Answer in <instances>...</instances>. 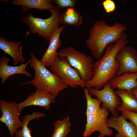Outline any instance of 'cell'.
Masks as SVG:
<instances>
[{
	"label": "cell",
	"instance_id": "obj_8",
	"mask_svg": "<svg viewBox=\"0 0 137 137\" xmlns=\"http://www.w3.org/2000/svg\"><path fill=\"white\" fill-rule=\"evenodd\" d=\"M0 109L2 114L0 121L5 124L9 130V135L13 137L18 129L22 127L23 125L19 118L18 103L1 99Z\"/></svg>",
	"mask_w": 137,
	"mask_h": 137
},
{
	"label": "cell",
	"instance_id": "obj_19",
	"mask_svg": "<svg viewBox=\"0 0 137 137\" xmlns=\"http://www.w3.org/2000/svg\"><path fill=\"white\" fill-rule=\"evenodd\" d=\"M60 23L71 26H75L81 25L82 17L80 12L75 8H67L60 17Z\"/></svg>",
	"mask_w": 137,
	"mask_h": 137
},
{
	"label": "cell",
	"instance_id": "obj_24",
	"mask_svg": "<svg viewBox=\"0 0 137 137\" xmlns=\"http://www.w3.org/2000/svg\"><path fill=\"white\" fill-rule=\"evenodd\" d=\"M103 7L106 13H111L115 10L116 6L114 1L112 0H106L102 3Z\"/></svg>",
	"mask_w": 137,
	"mask_h": 137
},
{
	"label": "cell",
	"instance_id": "obj_27",
	"mask_svg": "<svg viewBox=\"0 0 137 137\" xmlns=\"http://www.w3.org/2000/svg\"><path fill=\"white\" fill-rule=\"evenodd\" d=\"M98 137H101L100 135V134H99L98 135Z\"/></svg>",
	"mask_w": 137,
	"mask_h": 137
},
{
	"label": "cell",
	"instance_id": "obj_3",
	"mask_svg": "<svg viewBox=\"0 0 137 137\" xmlns=\"http://www.w3.org/2000/svg\"><path fill=\"white\" fill-rule=\"evenodd\" d=\"M30 66L33 70L35 76L31 80L22 84H30L36 89L47 91L53 94L56 98L60 92L68 87L59 77L43 65L33 54L30 53Z\"/></svg>",
	"mask_w": 137,
	"mask_h": 137
},
{
	"label": "cell",
	"instance_id": "obj_2",
	"mask_svg": "<svg viewBox=\"0 0 137 137\" xmlns=\"http://www.w3.org/2000/svg\"><path fill=\"white\" fill-rule=\"evenodd\" d=\"M126 27L116 22L112 26L103 19L96 21L90 29L85 44L92 56L97 60L104 54L107 45L114 43L125 33Z\"/></svg>",
	"mask_w": 137,
	"mask_h": 137
},
{
	"label": "cell",
	"instance_id": "obj_26",
	"mask_svg": "<svg viewBox=\"0 0 137 137\" xmlns=\"http://www.w3.org/2000/svg\"><path fill=\"white\" fill-rule=\"evenodd\" d=\"M131 92L137 98V88L132 89L131 90Z\"/></svg>",
	"mask_w": 137,
	"mask_h": 137
},
{
	"label": "cell",
	"instance_id": "obj_5",
	"mask_svg": "<svg viewBox=\"0 0 137 137\" xmlns=\"http://www.w3.org/2000/svg\"><path fill=\"white\" fill-rule=\"evenodd\" d=\"M58 55L67 58L71 65L78 71L83 81L87 82L91 79L94 62L91 57L72 46L63 48L58 52Z\"/></svg>",
	"mask_w": 137,
	"mask_h": 137
},
{
	"label": "cell",
	"instance_id": "obj_25",
	"mask_svg": "<svg viewBox=\"0 0 137 137\" xmlns=\"http://www.w3.org/2000/svg\"><path fill=\"white\" fill-rule=\"evenodd\" d=\"M121 112L126 118L132 122L137 129V113L129 111H123Z\"/></svg>",
	"mask_w": 137,
	"mask_h": 137
},
{
	"label": "cell",
	"instance_id": "obj_16",
	"mask_svg": "<svg viewBox=\"0 0 137 137\" xmlns=\"http://www.w3.org/2000/svg\"><path fill=\"white\" fill-rule=\"evenodd\" d=\"M137 72H127L115 76L109 82L111 86L117 90H131L137 87Z\"/></svg>",
	"mask_w": 137,
	"mask_h": 137
},
{
	"label": "cell",
	"instance_id": "obj_20",
	"mask_svg": "<svg viewBox=\"0 0 137 137\" xmlns=\"http://www.w3.org/2000/svg\"><path fill=\"white\" fill-rule=\"evenodd\" d=\"M45 116V114L39 112H33L31 114L25 115L22 120L23 123V126L20 130H17L16 131L15 137H32L31 134L32 130L28 127L29 122L34 119L44 117Z\"/></svg>",
	"mask_w": 137,
	"mask_h": 137
},
{
	"label": "cell",
	"instance_id": "obj_10",
	"mask_svg": "<svg viewBox=\"0 0 137 137\" xmlns=\"http://www.w3.org/2000/svg\"><path fill=\"white\" fill-rule=\"evenodd\" d=\"M115 58L119 65L116 76L125 72H137V51L134 47L124 46L117 53Z\"/></svg>",
	"mask_w": 137,
	"mask_h": 137
},
{
	"label": "cell",
	"instance_id": "obj_21",
	"mask_svg": "<svg viewBox=\"0 0 137 137\" xmlns=\"http://www.w3.org/2000/svg\"><path fill=\"white\" fill-rule=\"evenodd\" d=\"M53 124L54 129L51 137H66L71 131V124L68 116L54 122Z\"/></svg>",
	"mask_w": 137,
	"mask_h": 137
},
{
	"label": "cell",
	"instance_id": "obj_15",
	"mask_svg": "<svg viewBox=\"0 0 137 137\" xmlns=\"http://www.w3.org/2000/svg\"><path fill=\"white\" fill-rule=\"evenodd\" d=\"M22 44L20 41H8L3 37H0V49L5 54H8L12 58L13 63L16 66L25 61L21 51Z\"/></svg>",
	"mask_w": 137,
	"mask_h": 137
},
{
	"label": "cell",
	"instance_id": "obj_11",
	"mask_svg": "<svg viewBox=\"0 0 137 137\" xmlns=\"http://www.w3.org/2000/svg\"><path fill=\"white\" fill-rule=\"evenodd\" d=\"M56 99L53 94L47 91L36 89L35 92L30 93L24 100L18 103L19 114L20 115L23 109L29 106H39L49 110L51 104L55 103Z\"/></svg>",
	"mask_w": 137,
	"mask_h": 137
},
{
	"label": "cell",
	"instance_id": "obj_17",
	"mask_svg": "<svg viewBox=\"0 0 137 137\" xmlns=\"http://www.w3.org/2000/svg\"><path fill=\"white\" fill-rule=\"evenodd\" d=\"M11 3L14 5L21 6L24 12L31 9H36L41 11L49 10L55 7L51 0H13Z\"/></svg>",
	"mask_w": 137,
	"mask_h": 137
},
{
	"label": "cell",
	"instance_id": "obj_12",
	"mask_svg": "<svg viewBox=\"0 0 137 137\" xmlns=\"http://www.w3.org/2000/svg\"><path fill=\"white\" fill-rule=\"evenodd\" d=\"M109 127L115 129L117 132L114 137H137V129L131 121L128 122L122 114L117 117L113 116L108 118Z\"/></svg>",
	"mask_w": 137,
	"mask_h": 137
},
{
	"label": "cell",
	"instance_id": "obj_6",
	"mask_svg": "<svg viewBox=\"0 0 137 137\" xmlns=\"http://www.w3.org/2000/svg\"><path fill=\"white\" fill-rule=\"evenodd\" d=\"M49 67V71L68 86L85 88V82L82 80L78 71L71 65L66 57L58 56Z\"/></svg>",
	"mask_w": 137,
	"mask_h": 137
},
{
	"label": "cell",
	"instance_id": "obj_7",
	"mask_svg": "<svg viewBox=\"0 0 137 137\" xmlns=\"http://www.w3.org/2000/svg\"><path fill=\"white\" fill-rule=\"evenodd\" d=\"M109 112L108 110L101 106L100 109L97 112L86 114L87 122L82 134L83 137L89 136L96 131L99 132L101 137L111 136L113 132L107 124Z\"/></svg>",
	"mask_w": 137,
	"mask_h": 137
},
{
	"label": "cell",
	"instance_id": "obj_4",
	"mask_svg": "<svg viewBox=\"0 0 137 137\" xmlns=\"http://www.w3.org/2000/svg\"><path fill=\"white\" fill-rule=\"evenodd\" d=\"M60 10L57 6L51 9L49 11L51 15L46 19L34 17L32 13H28L23 18L22 21L28 26L31 32L37 33L49 42L52 34L59 27Z\"/></svg>",
	"mask_w": 137,
	"mask_h": 137
},
{
	"label": "cell",
	"instance_id": "obj_23",
	"mask_svg": "<svg viewBox=\"0 0 137 137\" xmlns=\"http://www.w3.org/2000/svg\"><path fill=\"white\" fill-rule=\"evenodd\" d=\"M52 3L56 4L61 9H62L75 8L78 2L77 0H51Z\"/></svg>",
	"mask_w": 137,
	"mask_h": 137
},
{
	"label": "cell",
	"instance_id": "obj_22",
	"mask_svg": "<svg viewBox=\"0 0 137 137\" xmlns=\"http://www.w3.org/2000/svg\"><path fill=\"white\" fill-rule=\"evenodd\" d=\"M83 90L87 101L86 114H92L99 110L101 108V102L100 100L97 98H92L89 93V89L84 88Z\"/></svg>",
	"mask_w": 137,
	"mask_h": 137
},
{
	"label": "cell",
	"instance_id": "obj_28",
	"mask_svg": "<svg viewBox=\"0 0 137 137\" xmlns=\"http://www.w3.org/2000/svg\"></svg>",
	"mask_w": 137,
	"mask_h": 137
},
{
	"label": "cell",
	"instance_id": "obj_14",
	"mask_svg": "<svg viewBox=\"0 0 137 137\" xmlns=\"http://www.w3.org/2000/svg\"><path fill=\"white\" fill-rule=\"evenodd\" d=\"M10 61V59L3 56L0 59V77L1 79V84H5L8 78L15 74H22L27 77H31L32 75L26 70L27 65L31 62V59L26 63L24 62L18 66H11L9 65L8 63Z\"/></svg>",
	"mask_w": 137,
	"mask_h": 137
},
{
	"label": "cell",
	"instance_id": "obj_1",
	"mask_svg": "<svg viewBox=\"0 0 137 137\" xmlns=\"http://www.w3.org/2000/svg\"><path fill=\"white\" fill-rule=\"evenodd\" d=\"M128 42L127 36L125 34L116 42L107 45L101 58L94 63L92 78L85 82V88L100 90L116 76L119 67V64L116 59V56Z\"/></svg>",
	"mask_w": 137,
	"mask_h": 137
},
{
	"label": "cell",
	"instance_id": "obj_9",
	"mask_svg": "<svg viewBox=\"0 0 137 137\" xmlns=\"http://www.w3.org/2000/svg\"><path fill=\"white\" fill-rule=\"evenodd\" d=\"M115 89L111 86L109 82L100 90L93 88L89 89V93L91 96H94L99 99L102 103L101 106L108 110L113 116L117 117L118 112L117 108L121 105L122 101Z\"/></svg>",
	"mask_w": 137,
	"mask_h": 137
},
{
	"label": "cell",
	"instance_id": "obj_18",
	"mask_svg": "<svg viewBox=\"0 0 137 137\" xmlns=\"http://www.w3.org/2000/svg\"><path fill=\"white\" fill-rule=\"evenodd\" d=\"M115 92L122 101L121 105L117 108L118 111H129L137 113V98L131 92L117 90Z\"/></svg>",
	"mask_w": 137,
	"mask_h": 137
},
{
	"label": "cell",
	"instance_id": "obj_13",
	"mask_svg": "<svg viewBox=\"0 0 137 137\" xmlns=\"http://www.w3.org/2000/svg\"><path fill=\"white\" fill-rule=\"evenodd\" d=\"M66 26L64 25L59 27L51 35L48 47L40 60L46 67L49 66L58 56L57 50L60 46L61 43L60 38V34Z\"/></svg>",
	"mask_w": 137,
	"mask_h": 137
}]
</instances>
